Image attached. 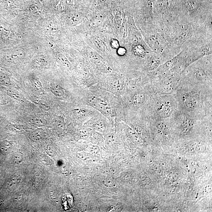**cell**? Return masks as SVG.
I'll list each match as a JSON object with an SVG mask.
<instances>
[{
	"instance_id": "cell-4",
	"label": "cell",
	"mask_w": 212,
	"mask_h": 212,
	"mask_svg": "<svg viewBox=\"0 0 212 212\" xmlns=\"http://www.w3.org/2000/svg\"><path fill=\"white\" fill-rule=\"evenodd\" d=\"M45 132L42 129H39L30 132L29 138L31 140L35 142H40L45 138Z\"/></svg>"
},
{
	"instance_id": "cell-11",
	"label": "cell",
	"mask_w": 212,
	"mask_h": 212,
	"mask_svg": "<svg viewBox=\"0 0 212 212\" xmlns=\"http://www.w3.org/2000/svg\"><path fill=\"white\" fill-rule=\"evenodd\" d=\"M110 85L113 88L118 90H121L123 88L124 82L121 79H115L111 81Z\"/></svg>"
},
{
	"instance_id": "cell-1",
	"label": "cell",
	"mask_w": 212,
	"mask_h": 212,
	"mask_svg": "<svg viewBox=\"0 0 212 212\" xmlns=\"http://www.w3.org/2000/svg\"><path fill=\"white\" fill-rule=\"evenodd\" d=\"M90 105L106 116H109L111 114L112 110L110 105L107 102L102 99L92 97L89 101Z\"/></svg>"
},
{
	"instance_id": "cell-16",
	"label": "cell",
	"mask_w": 212,
	"mask_h": 212,
	"mask_svg": "<svg viewBox=\"0 0 212 212\" xmlns=\"http://www.w3.org/2000/svg\"><path fill=\"white\" fill-rule=\"evenodd\" d=\"M92 125L93 127L97 131L102 132H104L105 131L106 127L105 124L100 120L95 121L92 123Z\"/></svg>"
},
{
	"instance_id": "cell-36",
	"label": "cell",
	"mask_w": 212,
	"mask_h": 212,
	"mask_svg": "<svg viewBox=\"0 0 212 212\" xmlns=\"http://www.w3.org/2000/svg\"><path fill=\"white\" fill-rule=\"evenodd\" d=\"M117 52L120 56H124L126 54V50L125 48L123 47H120L117 49Z\"/></svg>"
},
{
	"instance_id": "cell-31",
	"label": "cell",
	"mask_w": 212,
	"mask_h": 212,
	"mask_svg": "<svg viewBox=\"0 0 212 212\" xmlns=\"http://www.w3.org/2000/svg\"><path fill=\"white\" fill-rule=\"evenodd\" d=\"M89 150H90V153L92 155H99L100 152V149L99 147L97 146L92 145L89 148Z\"/></svg>"
},
{
	"instance_id": "cell-6",
	"label": "cell",
	"mask_w": 212,
	"mask_h": 212,
	"mask_svg": "<svg viewBox=\"0 0 212 212\" xmlns=\"http://www.w3.org/2000/svg\"><path fill=\"white\" fill-rule=\"evenodd\" d=\"M145 100V96L143 93L139 92L136 94L132 98V103L136 106L143 105Z\"/></svg>"
},
{
	"instance_id": "cell-26",
	"label": "cell",
	"mask_w": 212,
	"mask_h": 212,
	"mask_svg": "<svg viewBox=\"0 0 212 212\" xmlns=\"http://www.w3.org/2000/svg\"><path fill=\"white\" fill-rule=\"evenodd\" d=\"M9 77L4 73L0 72V83L4 85H9L10 83Z\"/></svg>"
},
{
	"instance_id": "cell-8",
	"label": "cell",
	"mask_w": 212,
	"mask_h": 212,
	"mask_svg": "<svg viewBox=\"0 0 212 212\" xmlns=\"http://www.w3.org/2000/svg\"><path fill=\"white\" fill-rule=\"evenodd\" d=\"M104 17L103 14H97L91 19L90 21V25L92 27H97L102 24L104 20Z\"/></svg>"
},
{
	"instance_id": "cell-2",
	"label": "cell",
	"mask_w": 212,
	"mask_h": 212,
	"mask_svg": "<svg viewBox=\"0 0 212 212\" xmlns=\"http://www.w3.org/2000/svg\"><path fill=\"white\" fill-rule=\"evenodd\" d=\"M200 101V94L197 91H189L184 96V103L187 108L189 109H195L199 104Z\"/></svg>"
},
{
	"instance_id": "cell-34",
	"label": "cell",
	"mask_w": 212,
	"mask_h": 212,
	"mask_svg": "<svg viewBox=\"0 0 212 212\" xmlns=\"http://www.w3.org/2000/svg\"><path fill=\"white\" fill-rule=\"evenodd\" d=\"M74 113L78 116H84L86 114V112L85 110L80 108L75 109Z\"/></svg>"
},
{
	"instance_id": "cell-7",
	"label": "cell",
	"mask_w": 212,
	"mask_h": 212,
	"mask_svg": "<svg viewBox=\"0 0 212 212\" xmlns=\"http://www.w3.org/2000/svg\"><path fill=\"white\" fill-rule=\"evenodd\" d=\"M50 91L55 96L57 97H62L65 94V89L60 85L54 84L51 85L50 88Z\"/></svg>"
},
{
	"instance_id": "cell-17",
	"label": "cell",
	"mask_w": 212,
	"mask_h": 212,
	"mask_svg": "<svg viewBox=\"0 0 212 212\" xmlns=\"http://www.w3.org/2000/svg\"><path fill=\"white\" fill-rule=\"evenodd\" d=\"M57 60L60 64L66 68H70V63L67 58L62 54H60L57 55Z\"/></svg>"
},
{
	"instance_id": "cell-21",
	"label": "cell",
	"mask_w": 212,
	"mask_h": 212,
	"mask_svg": "<svg viewBox=\"0 0 212 212\" xmlns=\"http://www.w3.org/2000/svg\"><path fill=\"white\" fill-rule=\"evenodd\" d=\"M77 155L79 159L84 161H89L94 158L93 155L90 153L80 152L77 154Z\"/></svg>"
},
{
	"instance_id": "cell-27",
	"label": "cell",
	"mask_w": 212,
	"mask_h": 212,
	"mask_svg": "<svg viewBox=\"0 0 212 212\" xmlns=\"http://www.w3.org/2000/svg\"><path fill=\"white\" fill-rule=\"evenodd\" d=\"M32 85L35 89L38 91H42L43 90L41 83L37 79H33L32 81Z\"/></svg>"
},
{
	"instance_id": "cell-14",
	"label": "cell",
	"mask_w": 212,
	"mask_h": 212,
	"mask_svg": "<svg viewBox=\"0 0 212 212\" xmlns=\"http://www.w3.org/2000/svg\"><path fill=\"white\" fill-rule=\"evenodd\" d=\"M93 42L94 45L99 50L104 51L105 48L103 41L97 37H94L93 38Z\"/></svg>"
},
{
	"instance_id": "cell-28",
	"label": "cell",
	"mask_w": 212,
	"mask_h": 212,
	"mask_svg": "<svg viewBox=\"0 0 212 212\" xmlns=\"http://www.w3.org/2000/svg\"><path fill=\"white\" fill-rule=\"evenodd\" d=\"M106 141L109 144H113L116 141V137L113 133H109L106 136Z\"/></svg>"
},
{
	"instance_id": "cell-23",
	"label": "cell",
	"mask_w": 212,
	"mask_h": 212,
	"mask_svg": "<svg viewBox=\"0 0 212 212\" xmlns=\"http://www.w3.org/2000/svg\"><path fill=\"white\" fill-rule=\"evenodd\" d=\"M38 105L39 108L42 110L45 111H49L50 109V107L49 103L44 100H39L38 102Z\"/></svg>"
},
{
	"instance_id": "cell-19",
	"label": "cell",
	"mask_w": 212,
	"mask_h": 212,
	"mask_svg": "<svg viewBox=\"0 0 212 212\" xmlns=\"http://www.w3.org/2000/svg\"><path fill=\"white\" fill-rule=\"evenodd\" d=\"M133 51L135 55L138 56H143L145 53V50L144 47L139 44L135 46L134 47Z\"/></svg>"
},
{
	"instance_id": "cell-29",
	"label": "cell",
	"mask_w": 212,
	"mask_h": 212,
	"mask_svg": "<svg viewBox=\"0 0 212 212\" xmlns=\"http://www.w3.org/2000/svg\"><path fill=\"white\" fill-rule=\"evenodd\" d=\"M45 151L46 153L51 157H54L55 154V150L52 145L48 144L45 148Z\"/></svg>"
},
{
	"instance_id": "cell-5",
	"label": "cell",
	"mask_w": 212,
	"mask_h": 212,
	"mask_svg": "<svg viewBox=\"0 0 212 212\" xmlns=\"http://www.w3.org/2000/svg\"><path fill=\"white\" fill-rule=\"evenodd\" d=\"M20 181V177L19 175H14L8 181L7 187L9 191H13L16 189Z\"/></svg>"
},
{
	"instance_id": "cell-18",
	"label": "cell",
	"mask_w": 212,
	"mask_h": 212,
	"mask_svg": "<svg viewBox=\"0 0 212 212\" xmlns=\"http://www.w3.org/2000/svg\"><path fill=\"white\" fill-rule=\"evenodd\" d=\"M44 26L46 29L51 32H56L58 28L57 25L52 20H49L46 23Z\"/></svg>"
},
{
	"instance_id": "cell-33",
	"label": "cell",
	"mask_w": 212,
	"mask_h": 212,
	"mask_svg": "<svg viewBox=\"0 0 212 212\" xmlns=\"http://www.w3.org/2000/svg\"><path fill=\"white\" fill-rule=\"evenodd\" d=\"M172 83L170 81H166L163 85V88L164 90L166 91H170L172 88Z\"/></svg>"
},
{
	"instance_id": "cell-15",
	"label": "cell",
	"mask_w": 212,
	"mask_h": 212,
	"mask_svg": "<svg viewBox=\"0 0 212 212\" xmlns=\"http://www.w3.org/2000/svg\"><path fill=\"white\" fill-rule=\"evenodd\" d=\"M25 55V52L23 49H19L13 52V53L10 54L12 60H19L23 57Z\"/></svg>"
},
{
	"instance_id": "cell-24",
	"label": "cell",
	"mask_w": 212,
	"mask_h": 212,
	"mask_svg": "<svg viewBox=\"0 0 212 212\" xmlns=\"http://www.w3.org/2000/svg\"><path fill=\"white\" fill-rule=\"evenodd\" d=\"M33 124L38 126H44L47 124L46 120L42 118L36 117L33 118L32 120Z\"/></svg>"
},
{
	"instance_id": "cell-3",
	"label": "cell",
	"mask_w": 212,
	"mask_h": 212,
	"mask_svg": "<svg viewBox=\"0 0 212 212\" xmlns=\"http://www.w3.org/2000/svg\"><path fill=\"white\" fill-rule=\"evenodd\" d=\"M173 106L169 102H165L160 106L158 114L161 117L166 118L170 116L173 112Z\"/></svg>"
},
{
	"instance_id": "cell-32",
	"label": "cell",
	"mask_w": 212,
	"mask_h": 212,
	"mask_svg": "<svg viewBox=\"0 0 212 212\" xmlns=\"http://www.w3.org/2000/svg\"><path fill=\"white\" fill-rule=\"evenodd\" d=\"M9 129L10 131L15 132H20L22 130L21 128L15 124H11L9 125Z\"/></svg>"
},
{
	"instance_id": "cell-30",
	"label": "cell",
	"mask_w": 212,
	"mask_h": 212,
	"mask_svg": "<svg viewBox=\"0 0 212 212\" xmlns=\"http://www.w3.org/2000/svg\"><path fill=\"white\" fill-rule=\"evenodd\" d=\"M79 136L81 138L83 139H86L89 136V132L86 129H81L79 130Z\"/></svg>"
},
{
	"instance_id": "cell-12",
	"label": "cell",
	"mask_w": 212,
	"mask_h": 212,
	"mask_svg": "<svg viewBox=\"0 0 212 212\" xmlns=\"http://www.w3.org/2000/svg\"><path fill=\"white\" fill-rule=\"evenodd\" d=\"M67 20L68 23L72 26H75L80 22L81 17L78 14L73 13L67 17Z\"/></svg>"
},
{
	"instance_id": "cell-13",
	"label": "cell",
	"mask_w": 212,
	"mask_h": 212,
	"mask_svg": "<svg viewBox=\"0 0 212 212\" xmlns=\"http://www.w3.org/2000/svg\"><path fill=\"white\" fill-rule=\"evenodd\" d=\"M192 119L189 118H186L184 119V122H183V129L182 132L184 133H186L188 132L191 129L192 126Z\"/></svg>"
},
{
	"instance_id": "cell-37",
	"label": "cell",
	"mask_w": 212,
	"mask_h": 212,
	"mask_svg": "<svg viewBox=\"0 0 212 212\" xmlns=\"http://www.w3.org/2000/svg\"><path fill=\"white\" fill-rule=\"evenodd\" d=\"M157 127L160 130L163 131H167L168 129L167 125L163 123H159L157 125Z\"/></svg>"
},
{
	"instance_id": "cell-10",
	"label": "cell",
	"mask_w": 212,
	"mask_h": 212,
	"mask_svg": "<svg viewBox=\"0 0 212 212\" xmlns=\"http://www.w3.org/2000/svg\"><path fill=\"white\" fill-rule=\"evenodd\" d=\"M103 183L104 186L108 188H115L117 187L116 181L111 177H106L103 179Z\"/></svg>"
},
{
	"instance_id": "cell-38",
	"label": "cell",
	"mask_w": 212,
	"mask_h": 212,
	"mask_svg": "<svg viewBox=\"0 0 212 212\" xmlns=\"http://www.w3.org/2000/svg\"><path fill=\"white\" fill-rule=\"evenodd\" d=\"M46 61L44 59L38 58L36 60L35 63L36 65L38 66H42L44 64V62Z\"/></svg>"
},
{
	"instance_id": "cell-35",
	"label": "cell",
	"mask_w": 212,
	"mask_h": 212,
	"mask_svg": "<svg viewBox=\"0 0 212 212\" xmlns=\"http://www.w3.org/2000/svg\"><path fill=\"white\" fill-rule=\"evenodd\" d=\"M110 45L113 49H117L120 47V43L117 39H113L111 41Z\"/></svg>"
},
{
	"instance_id": "cell-9",
	"label": "cell",
	"mask_w": 212,
	"mask_h": 212,
	"mask_svg": "<svg viewBox=\"0 0 212 212\" xmlns=\"http://www.w3.org/2000/svg\"><path fill=\"white\" fill-rule=\"evenodd\" d=\"M12 149V144L8 142H3L0 145V152L3 155H7L9 154Z\"/></svg>"
},
{
	"instance_id": "cell-39",
	"label": "cell",
	"mask_w": 212,
	"mask_h": 212,
	"mask_svg": "<svg viewBox=\"0 0 212 212\" xmlns=\"http://www.w3.org/2000/svg\"><path fill=\"white\" fill-rule=\"evenodd\" d=\"M99 1H100V2H105L106 0H99Z\"/></svg>"
},
{
	"instance_id": "cell-22",
	"label": "cell",
	"mask_w": 212,
	"mask_h": 212,
	"mask_svg": "<svg viewBox=\"0 0 212 212\" xmlns=\"http://www.w3.org/2000/svg\"><path fill=\"white\" fill-rule=\"evenodd\" d=\"M129 134L130 135L131 138L132 140L135 142L136 143H139L141 141L140 137L138 134H137L136 132L132 129H129Z\"/></svg>"
},
{
	"instance_id": "cell-20",
	"label": "cell",
	"mask_w": 212,
	"mask_h": 212,
	"mask_svg": "<svg viewBox=\"0 0 212 212\" xmlns=\"http://www.w3.org/2000/svg\"><path fill=\"white\" fill-rule=\"evenodd\" d=\"M55 126L57 129L61 132L64 131L65 128L64 121L62 118H59L57 119L55 121Z\"/></svg>"
},
{
	"instance_id": "cell-25",
	"label": "cell",
	"mask_w": 212,
	"mask_h": 212,
	"mask_svg": "<svg viewBox=\"0 0 212 212\" xmlns=\"http://www.w3.org/2000/svg\"><path fill=\"white\" fill-rule=\"evenodd\" d=\"M23 156L21 154L17 153L15 154L13 156L12 161L14 164L19 165L23 161Z\"/></svg>"
}]
</instances>
